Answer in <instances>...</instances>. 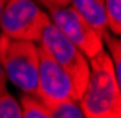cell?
Returning a JSON list of instances; mask_svg holds the SVG:
<instances>
[{"instance_id": "6da1fadb", "label": "cell", "mask_w": 121, "mask_h": 118, "mask_svg": "<svg viewBox=\"0 0 121 118\" xmlns=\"http://www.w3.org/2000/svg\"><path fill=\"white\" fill-rule=\"evenodd\" d=\"M90 62L87 87L79 98L85 118H121V84L105 51Z\"/></svg>"}, {"instance_id": "7a4b0ae2", "label": "cell", "mask_w": 121, "mask_h": 118, "mask_svg": "<svg viewBox=\"0 0 121 118\" xmlns=\"http://www.w3.org/2000/svg\"><path fill=\"white\" fill-rule=\"evenodd\" d=\"M0 61L7 80L20 89L23 95L35 97L39 67V44L0 36Z\"/></svg>"}, {"instance_id": "3957f363", "label": "cell", "mask_w": 121, "mask_h": 118, "mask_svg": "<svg viewBox=\"0 0 121 118\" xmlns=\"http://www.w3.org/2000/svg\"><path fill=\"white\" fill-rule=\"evenodd\" d=\"M49 25L48 12L35 0H8L0 18V36L38 44Z\"/></svg>"}, {"instance_id": "277c9868", "label": "cell", "mask_w": 121, "mask_h": 118, "mask_svg": "<svg viewBox=\"0 0 121 118\" xmlns=\"http://www.w3.org/2000/svg\"><path fill=\"white\" fill-rule=\"evenodd\" d=\"M38 44L44 51L49 53V56L54 59L62 67V71L69 76L70 82H72L75 100L79 102V98L82 97V94L87 87L88 76H90L88 59L85 58L54 25H49L43 31Z\"/></svg>"}, {"instance_id": "5b68a950", "label": "cell", "mask_w": 121, "mask_h": 118, "mask_svg": "<svg viewBox=\"0 0 121 118\" xmlns=\"http://www.w3.org/2000/svg\"><path fill=\"white\" fill-rule=\"evenodd\" d=\"M48 15L51 25H54L88 61L105 51L101 33L90 26L72 7L48 10Z\"/></svg>"}, {"instance_id": "8992f818", "label": "cell", "mask_w": 121, "mask_h": 118, "mask_svg": "<svg viewBox=\"0 0 121 118\" xmlns=\"http://www.w3.org/2000/svg\"><path fill=\"white\" fill-rule=\"evenodd\" d=\"M35 97L46 108L59 105L67 100H75L72 82L59 64L39 46V67Z\"/></svg>"}, {"instance_id": "52a82bcc", "label": "cell", "mask_w": 121, "mask_h": 118, "mask_svg": "<svg viewBox=\"0 0 121 118\" xmlns=\"http://www.w3.org/2000/svg\"><path fill=\"white\" fill-rule=\"evenodd\" d=\"M70 7L98 33L106 31L105 0H72Z\"/></svg>"}, {"instance_id": "ba28073f", "label": "cell", "mask_w": 121, "mask_h": 118, "mask_svg": "<svg viewBox=\"0 0 121 118\" xmlns=\"http://www.w3.org/2000/svg\"><path fill=\"white\" fill-rule=\"evenodd\" d=\"M103 36V46H105V53L108 54V58L113 64L115 69V76L118 79V82L121 84V41L120 36L111 35L108 30L105 33H101Z\"/></svg>"}, {"instance_id": "9c48e42d", "label": "cell", "mask_w": 121, "mask_h": 118, "mask_svg": "<svg viewBox=\"0 0 121 118\" xmlns=\"http://www.w3.org/2000/svg\"><path fill=\"white\" fill-rule=\"evenodd\" d=\"M105 13H106V30L120 36L121 33V0H105Z\"/></svg>"}, {"instance_id": "30bf717a", "label": "cell", "mask_w": 121, "mask_h": 118, "mask_svg": "<svg viewBox=\"0 0 121 118\" xmlns=\"http://www.w3.org/2000/svg\"><path fill=\"white\" fill-rule=\"evenodd\" d=\"M23 118H51L48 108L33 95H23L20 98Z\"/></svg>"}, {"instance_id": "8fae6325", "label": "cell", "mask_w": 121, "mask_h": 118, "mask_svg": "<svg viewBox=\"0 0 121 118\" xmlns=\"http://www.w3.org/2000/svg\"><path fill=\"white\" fill-rule=\"evenodd\" d=\"M0 118H23V110L18 98L8 90L0 94Z\"/></svg>"}, {"instance_id": "7c38bea8", "label": "cell", "mask_w": 121, "mask_h": 118, "mask_svg": "<svg viewBox=\"0 0 121 118\" xmlns=\"http://www.w3.org/2000/svg\"><path fill=\"white\" fill-rule=\"evenodd\" d=\"M51 118H85L77 100H67L48 108Z\"/></svg>"}, {"instance_id": "4fadbf2b", "label": "cell", "mask_w": 121, "mask_h": 118, "mask_svg": "<svg viewBox=\"0 0 121 118\" xmlns=\"http://www.w3.org/2000/svg\"><path fill=\"white\" fill-rule=\"evenodd\" d=\"M39 7H46V10L52 8H62V7H70L72 0H35Z\"/></svg>"}, {"instance_id": "5bb4252c", "label": "cell", "mask_w": 121, "mask_h": 118, "mask_svg": "<svg viewBox=\"0 0 121 118\" xmlns=\"http://www.w3.org/2000/svg\"><path fill=\"white\" fill-rule=\"evenodd\" d=\"M5 90H7V76H5V71H3V66L0 61V94Z\"/></svg>"}, {"instance_id": "9a60e30c", "label": "cell", "mask_w": 121, "mask_h": 118, "mask_svg": "<svg viewBox=\"0 0 121 118\" xmlns=\"http://www.w3.org/2000/svg\"><path fill=\"white\" fill-rule=\"evenodd\" d=\"M7 2H8V0H0V18H2V13H3V10H5V5H7Z\"/></svg>"}]
</instances>
